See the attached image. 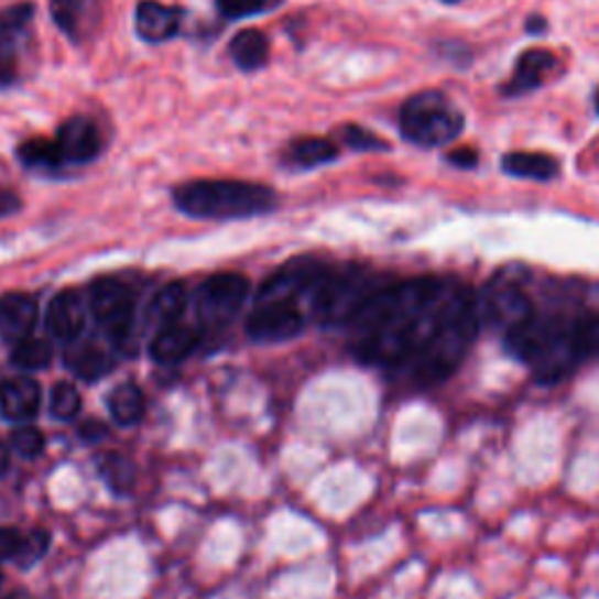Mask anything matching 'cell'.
I'll return each mask as SVG.
<instances>
[{"instance_id": "cell-29", "label": "cell", "mask_w": 599, "mask_h": 599, "mask_svg": "<svg viewBox=\"0 0 599 599\" xmlns=\"http://www.w3.org/2000/svg\"><path fill=\"white\" fill-rule=\"evenodd\" d=\"M52 361V347L41 337H24L12 349V363L22 370H41Z\"/></svg>"}, {"instance_id": "cell-28", "label": "cell", "mask_w": 599, "mask_h": 599, "mask_svg": "<svg viewBox=\"0 0 599 599\" xmlns=\"http://www.w3.org/2000/svg\"><path fill=\"white\" fill-rule=\"evenodd\" d=\"M97 466H99L101 478L112 487V490L116 492L131 490L137 471H134V464H131L127 457H122L118 453H106L104 457H99Z\"/></svg>"}, {"instance_id": "cell-14", "label": "cell", "mask_w": 599, "mask_h": 599, "mask_svg": "<svg viewBox=\"0 0 599 599\" xmlns=\"http://www.w3.org/2000/svg\"><path fill=\"white\" fill-rule=\"evenodd\" d=\"M183 10L176 6H162L157 0H141L134 12V26L145 43L174 41L183 24Z\"/></svg>"}, {"instance_id": "cell-12", "label": "cell", "mask_w": 599, "mask_h": 599, "mask_svg": "<svg viewBox=\"0 0 599 599\" xmlns=\"http://www.w3.org/2000/svg\"><path fill=\"white\" fill-rule=\"evenodd\" d=\"M56 145L62 150L66 166H83L99 160L104 153L101 127L87 116L68 118L56 131Z\"/></svg>"}, {"instance_id": "cell-18", "label": "cell", "mask_w": 599, "mask_h": 599, "mask_svg": "<svg viewBox=\"0 0 599 599\" xmlns=\"http://www.w3.org/2000/svg\"><path fill=\"white\" fill-rule=\"evenodd\" d=\"M41 407V386L29 378L0 382V412L12 422H29Z\"/></svg>"}, {"instance_id": "cell-39", "label": "cell", "mask_w": 599, "mask_h": 599, "mask_svg": "<svg viewBox=\"0 0 599 599\" xmlns=\"http://www.w3.org/2000/svg\"><path fill=\"white\" fill-rule=\"evenodd\" d=\"M543 29H546V22H543L541 17H532V22L527 24V31L536 33V31H543Z\"/></svg>"}, {"instance_id": "cell-19", "label": "cell", "mask_w": 599, "mask_h": 599, "mask_svg": "<svg viewBox=\"0 0 599 599\" xmlns=\"http://www.w3.org/2000/svg\"><path fill=\"white\" fill-rule=\"evenodd\" d=\"M197 342H199V333L195 328L168 324V326H162V330L153 337L150 356H153L160 366H174V363H181L185 356H190Z\"/></svg>"}, {"instance_id": "cell-9", "label": "cell", "mask_w": 599, "mask_h": 599, "mask_svg": "<svg viewBox=\"0 0 599 599\" xmlns=\"http://www.w3.org/2000/svg\"><path fill=\"white\" fill-rule=\"evenodd\" d=\"M249 279L241 274L222 272L209 276L197 291V309L202 322L206 326L228 324L243 305V300L249 297Z\"/></svg>"}, {"instance_id": "cell-11", "label": "cell", "mask_w": 599, "mask_h": 599, "mask_svg": "<svg viewBox=\"0 0 599 599\" xmlns=\"http://www.w3.org/2000/svg\"><path fill=\"white\" fill-rule=\"evenodd\" d=\"M326 274V265L314 258H295L286 262L272 279L262 284L258 293V305L265 303H291L293 297L312 293V288Z\"/></svg>"}, {"instance_id": "cell-38", "label": "cell", "mask_w": 599, "mask_h": 599, "mask_svg": "<svg viewBox=\"0 0 599 599\" xmlns=\"http://www.w3.org/2000/svg\"><path fill=\"white\" fill-rule=\"evenodd\" d=\"M8 468H10V455H8L6 445L0 443V478H3L8 473Z\"/></svg>"}, {"instance_id": "cell-25", "label": "cell", "mask_w": 599, "mask_h": 599, "mask_svg": "<svg viewBox=\"0 0 599 599\" xmlns=\"http://www.w3.org/2000/svg\"><path fill=\"white\" fill-rule=\"evenodd\" d=\"M66 363L78 378L94 382L110 370V359L97 345H75L66 353Z\"/></svg>"}, {"instance_id": "cell-30", "label": "cell", "mask_w": 599, "mask_h": 599, "mask_svg": "<svg viewBox=\"0 0 599 599\" xmlns=\"http://www.w3.org/2000/svg\"><path fill=\"white\" fill-rule=\"evenodd\" d=\"M284 0H216V10L225 19H243V17H255L276 10Z\"/></svg>"}, {"instance_id": "cell-22", "label": "cell", "mask_w": 599, "mask_h": 599, "mask_svg": "<svg viewBox=\"0 0 599 599\" xmlns=\"http://www.w3.org/2000/svg\"><path fill=\"white\" fill-rule=\"evenodd\" d=\"M17 160L22 162L29 172H41V174H56L66 168V162L62 157V150L56 145L54 139H29L17 148Z\"/></svg>"}, {"instance_id": "cell-3", "label": "cell", "mask_w": 599, "mask_h": 599, "mask_svg": "<svg viewBox=\"0 0 599 599\" xmlns=\"http://www.w3.org/2000/svg\"><path fill=\"white\" fill-rule=\"evenodd\" d=\"M478 330L480 316L476 297L461 286L447 284L434 330L405 363L410 380L420 386L445 382L466 359Z\"/></svg>"}, {"instance_id": "cell-4", "label": "cell", "mask_w": 599, "mask_h": 599, "mask_svg": "<svg viewBox=\"0 0 599 599\" xmlns=\"http://www.w3.org/2000/svg\"><path fill=\"white\" fill-rule=\"evenodd\" d=\"M176 209L202 220H237L265 216L276 209L279 197L268 185L249 181H190L174 190Z\"/></svg>"}, {"instance_id": "cell-7", "label": "cell", "mask_w": 599, "mask_h": 599, "mask_svg": "<svg viewBox=\"0 0 599 599\" xmlns=\"http://www.w3.org/2000/svg\"><path fill=\"white\" fill-rule=\"evenodd\" d=\"M33 3L0 8V89H10L24 80L33 45Z\"/></svg>"}, {"instance_id": "cell-31", "label": "cell", "mask_w": 599, "mask_h": 599, "mask_svg": "<svg viewBox=\"0 0 599 599\" xmlns=\"http://www.w3.org/2000/svg\"><path fill=\"white\" fill-rule=\"evenodd\" d=\"M340 139L345 141V145L356 150V153H386V150L391 148L384 139H380L378 134H372L370 129H363L359 124L342 127Z\"/></svg>"}, {"instance_id": "cell-27", "label": "cell", "mask_w": 599, "mask_h": 599, "mask_svg": "<svg viewBox=\"0 0 599 599\" xmlns=\"http://www.w3.org/2000/svg\"><path fill=\"white\" fill-rule=\"evenodd\" d=\"M110 415L120 424H137L143 417V393L134 384H122L108 396Z\"/></svg>"}, {"instance_id": "cell-36", "label": "cell", "mask_w": 599, "mask_h": 599, "mask_svg": "<svg viewBox=\"0 0 599 599\" xmlns=\"http://www.w3.org/2000/svg\"><path fill=\"white\" fill-rule=\"evenodd\" d=\"M447 162L459 166V168H476L478 153L473 148H459V150H453V153L447 155Z\"/></svg>"}, {"instance_id": "cell-35", "label": "cell", "mask_w": 599, "mask_h": 599, "mask_svg": "<svg viewBox=\"0 0 599 599\" xmlns=\"http://www.w3.org/2000/svg\"><path fill=\"white\" fill-rule=\"evenodd\" d=\"M22 543H24V538L19 536L17 530H10V527L0 530V562L17 559L19 551H22Z\"/></svg>"}, {"instance_id": "cell-34", "label": "cell", "mask_w": 599, "mask_h": 599, "mask_svg": "<svg viewBox=\"0 0 599 599\" xmlns=\"http://www.w3.org/2000/svg\"><path fill=\"white\" fill-rule=\"evenodd\" d=\"M47 543H50V536H47L45 532H35V534H31L29 538H24L22 551H19V555H17L19 565H24V567H26V565H33V562L45 553Z\"/></svg>"}, {"instance_id": "cell-1", "label": "cell", "mask_w": 599, "mask_h": 599, "mask_svg": "<svg viewBox=\"0 0 599 599\" xmlns=\"http://www.w3.org/2000/svg\"><path fill=\"white\" fill-rule=\"evenodd\" d=\"M447 284L420 276L374 293L349 322L356 359L368 366H405L434 330Z\"/></svg>"}, {"instance_id": "cell-40", "label": "cell", "mask_w": 599, "mask_h": 599, "mask_svg": "<svg viewBox=\"0 0 599 599\" xmlns=\"http://www.w3.org/2000/svg\"><path fill=\"white\" fill-rule=\"evenodd\" d=\"M595 108H597V112H599V89H597V94H595Z\"/></svg>"}, {"instance_id": "cell-24", "label": "cell", "mask_w": 599, "mask_h": 599, "mask_svg": "<svg viewBox=\"0 0 599 599\" xmlns=\"http://www.w3.org/2000/svg\"><path fill=\"white\" fill-rule=\"evenodd\" d=\"M337 145L328 139H316V137H305L293 141L284 150V162L295 168H316L322 164H330L337 160Z\"/></svg>"}, {"instance_id": "cell-20", "label": "cell", "mask_w": 599, "mask_h": 599, "mask_svg": "<svg viewBox=\"0 0 599 599\" xmlns=\"http://www.w3.org/2000/svg\"><path fill=\"white\" fill-rule=\"evenodd\" d=\"M47 328L59 340L73 342L85 328V309L78 293L64 291L56 295L47 309Z\"/></svg>"}, {"instance_id": "cell-21", "label": "cell", "mask_w": 599, "mask_h": 599, "mask_svg": "<svg viewBox=\"0 0 599 599\" xmlns=\"http://www.w3.org/2000/svg\"><path fill=\"white\" fill-rule=\"evenodd\" d=\"M230 59L243 73H255L270 62V41L258 29L239 31L230 41Z\"/></svg>"}, {"instance_id": "cell-8", "label": "cell", "mask_w": 599, "mask_h": 599, "mask_svg": "<svg viewBox=\"0 0 599 599\" xmlns=\"http://www.w3.org/2000/svg\"><path fill=\"white\" fill-rule=\"evenodd\" d=\"M478 303V316H480V326L487 324L497 328L501 335L522 324L524 318L532 316L536 305L530 300V295L524 293L513 281H494L490 288H484L482 297H476Z\"/></svg>"}, {"instance_id": "cell-10", "label": "cell", "mask_w": 599, "mask_h": 599, "mask_svg": "<svg viewBox=\"0 0 599 599\" xmlns=\"http://www.w3.org/2000/svg\"><path fill=\"white\" fill-rule=\"evenodd\" d=\"M91 312L112 335L124 337L134 322V295L118 279H99L89 293Z\"/></svg>"}, {"instance_id": "cell-5", "label": "cell", "mask_w": 599, "mask_h": 599, "mask_svg": "<svg viewBox=\"0 0 599 599\" xmlns=\"http://www.w3.org/2000/svg\"><path fill=\"white\" fill-rule=\"evenodd\" d=\"M389 281L361 268H345L322 276L312 288V309L316 322L326 326H349L351 318Z\"/></svg>"}, {"instance_id": "cell-37", "label": "cell", "mask_w": 599, "mask_h": 599, "mask_svg": "<svg viewBox=\"0 0 599 599\" xmlns=\"http://www.w3.org/2000/svg\"><path fill=\"white\" fill-rule=\"evenodd\" d=\"M22 209V199L10 187H0V218L12 216Z\"/></svg>"}, {"instance_id": "cell-16", "label": "cell", "mask_w": 599, "mask_h": 599, "mask_svg": "<svg viewBox=\"0 0 599 599\" xmlns=\"http://www.w3.org/2000/svg\"><path fill=\"white\" fill-rule=\"evenodd\" d=\"M37 322L35 300L24 293H10L0 297V337L19 342L31 335Z\"/></svg>"}, {"instance_id": "cell-15", "label": "cell", "mask_w": 599, "mask_h": 599, "mask_svg": "<svg viewBox=\"0 0 599 599\" xmlns=\"http://www.w3.org/2000/svg\"><path fill=\"white\" fill-rule=\"evenodd\" d=\"M50 14L73 43H80L99 22V0H50Z\"/></svg>"}, {"instance_id": "cell-13", "label": "cell", "mask_w": 599, "mask_h": 599, "mask_svg": "<svg viewBox=\"0 0 599 599\" xmlns=\"http://www.w3.org/2000/svg\"><path fill=\"white\" fill-rule=\"evenodd\" d=\"M305 326V318L293 303H265L249 316L247 333L255 342H284Z\"/></svg>"}, {"instance_id": "cell-17", "label": "cell", "mask_w": 599, "mask_h": 599, "mask_svg": "<svg viewBox=\"0 0 599 599\" xmlns=\"http://www.w3.org/2000/svg\"><path fill=\"white\" fill-rule=\"evenodd\" d=\"M555 66V56L548 50H527L520 54L515 64L513 78L509 85H503V97H520V94H527L543 85L546 75Z\"/></svg>"}, {"instance_id": "cell-26", "label": "cell", "mask_w": 599, "mask_h": 599, "mask_svg": "<svg viewBox=\"0 0 599 599\" xmlns=\"http://www.w3.org/2000/svg\"><path fill=\"white\" fill-rule=\"evenodd\" d=\"M187 305V291L185 284H168L164 286L148 307L150 322H155L160 326L176 324L178 316L185 312Z\"/></svg>"}, {"instance_id": "cell-6", "label": "cell", "mask_w": 599, "mask_h": 599, "mask_svg": "<svg viewBox=\"0 0 599 599\" xmlns=\"http://www.w3.org/2000/svg\"><path fill=\"white\" fill-rule=\"evenodd\" d=\"M401 134L420 148H438L464 131L461 110L440 91H420L401 108Z\"/></svg>"}, {"instance_id": "cell-42", "label": "cell", "mask_w": 599, "mask_h": 599, "mask_svg": "<svg viewBox=\"0 0 599 599\" xmlns=\"http://www.w3.org/2000/svg\"><path fill=\"white\" fill-rule=\"evenodd\" d=\"M443 3H459V0H443Z\"/></svg>"}, {"instance_id": "cell-23", "label": "cell", "mask_w": 599, "mask_h": 599, "mask_svg": "<svg viewBox=\"0 0 599 599\" xmlns=\"http://www.w3.org/2000/svg\"><path fill=\"white\" fill-rule=\"evenodd\" d=\"M509 176L527 181H553L559 174V162L546 153H509L501 160Z\"/></svg>"}, {"instance_id": "cell-41", "label": "cell", "mask_w": 599, "mask_h": 599, "mask_svg": "<svg viewBox=\"0 0 599 599\" xmlns=\"http://www.w3.org/2000/svg\"><path fill=\"white\" fill-rule=\"evenodd\" d=\"M10 599H26L24 595H14V597H10Z\"/></svg>"}, {"instance_id": "cell-32", "label": "cell", "mask_w": 599, "mask_h": 599, "mask_svg": "<svg viewBox=\"0 0 599 599\" xmlns=\"http://www.w3.org/2000/svg\"><path fill=\"white\" fill-rule=\"evenodd\" d=\"M50 407L52 415L59 420H70L80 412V393L73 384L68 382H59L54 384L52 396H50Z\"/></svg>"}, {"instance_id": "cell-33", "label": "cell", "mask_w": 599, "mask_h": 599, "mask_svg": "<svg viewBox=\"0 0 599 599\" xmlns=\"http://www.w3.org/2000/svg\"><path fill=\"white\" fill-rule=\"evenodd\" d=\"M12 447L17 449L19 455L22 457H37L43 453V447H45V438L43 434L37 428L33 426H22V428H17L14 434H12Z\"/></svg>"}, {"instance_id": "cell-2", "label": "cell", "mask_w": 599, "mask_h": 599, "mask_svg": "<svg viewBox=\"0 0 599 599\" xmlns=\"http://www.w3.org/2000/svg\"><path fill=\"white\" fill-rule=\"evenodd\" d=\"M586 316L538 312L503 335V345L518 361L530 366L546 384L559 382L586 359L584 340Z\"/></svg>"}]
</instances>
